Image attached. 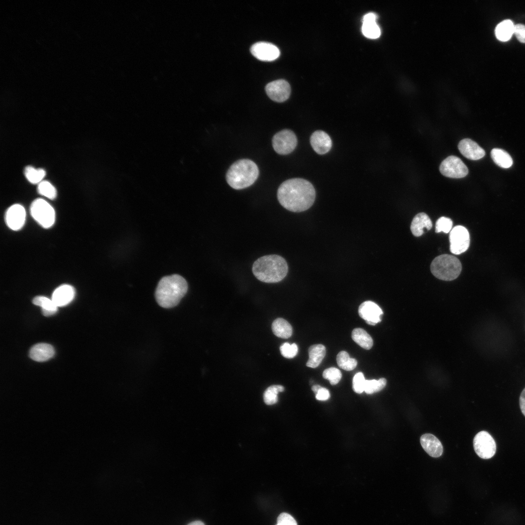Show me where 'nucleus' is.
Returning <instances> with one entry per match:
<instances>
[{
  "label": "nucleus",
  "mask_w": 525,
  "mask_h": 525,
  "mask_svg": "<svg viewBox=\"0 0 525 525\" xmlns=\"http://www.w3.org/2000/svg\"><path fill=\"white\" fill-rule=\"evenodd\" d=\"M386 380L384 378L378 380H366L364 391L367 394H371L382 390L385 386Z\"/></svg>",
  "instance_id": "obj_30"
},
{
  "label": "nucleus",
  "mask_w": 525,
  "mask_h": 525,
  "mask_svg": "<svg viewBox=\"0 0 525 525\" xmlns=\"http://www.w3.org/2000/svg\"><path fill=\"white\" fill-rule=\"evenodd\" d=\"M432 227V223L429 217L424 212H420L415 216L410 226L412 234L416 237L420 236L423 233V229L426 228L430 230Z\"/></svg>",
  "instance_id": "obj_20"
},
{
  "label": "nucleus",
  "mask_w": 525,
  "mask_h": 525,
  "mask_svg": "<svg viewBox=\"0 0 525 525\" xmlns=\"http://www.w3.org/2000/svg\"><path fill=\"white\" fill-rule=\"evenodd\" d=\"M54 354L52 346L46 343H39L34 345L29 351V356L33 360L38 362L47 361Z\"/></svg>",
  "instance_id": "obj_19"
},
{
  "label": "nucleus",
  "mask_w": 525,
  "mask_h": 525,
  "mask_svg": "<svg viewBox=\"0 0 525 525\" xmlns=\"http://www.w3.org/2000/svg\"><path fill=\"white\" fill-rule=\"evenodd\" d=\"M493 161L500 167L508 168L513 164L512 158L506 151L499 148H493L491 151Z\"/></svg>",
  "instance_id": "obj_26"
},
{
  "label": "nucleus",
  "mask_w": 525,
  "mask_h": 525,
  "mask_svg": "<svg viewBox=\"0 0 525 525\" xmlns=\"http://www.w3.org/2000/svg\"><path fill=\"white\" fill-rule=\"evenodd\" d=\"M277 525H279L277 524Z\"/></svg>",
  "instance_id": "obj_44"
},
{
  "label": "nucleus",
  "mask_w": 525,
  "mask_h": 525,
  "mask_svg": "<svg viewBox=\"0 0 525 525\" xmlns=\"http://www.w3.org/2000/svg\"><path fill=\"white\" fill-rule=\"evenodd\" d=\"M37 192L41 195L51 199H55L57 195L55 187L47 181H43L38 184Z\"/></svg>",
  "instance_id": "obj_31"
},
{
  "label": "nucleus",
  "mask_w": 525,
  "mask_h": 525,
  "mask_svg": "<svg viewBox=\"0 0 525 525\" xmlns=\"http://www.w3.org/2000/svg\"><path fill=\"white\" fill-rule=\"evenodd\" d=\"M188 290V284L182 276L174 274L163 277L157 287L155 297L159 306L170 308L176 306Z\"/></svg>",
  "instance_id": "obj_2"
},
{
  "label": "nucleus",
  "mask_w": 525,
  "mask_h": 525,
  "mask_svg": "<svg viewBox=\"0 0 525 525\" xmlns=\"http://www.w3.org/2000/svg\"><path fill=\"white\" fill-rule=\"evenodd\" d=\"M362 31L365 36L372 39L377 38L381 35L380 29L376 22L363 23Z\"/></svg>",
  "instance_id": "obj_32"
},
{
  "label": "nucleus",
  "mask_w": 525,
  "mask_h": 525,
  "mask_svg": "<svg viewBox=\"0 0 525 525\" xmlns=\"http://www.w3.org/2000/svg\"><path fill=\"white\" fill-rule=\"evenodd\" d=\"M259 174L258 167L254 162L248 159H242L230 166L226 174V180L232 188L241 190L252 185Z\"/></svg>",
  "instance_id": "obj_4"
},
{
  "label": "nucleus",
  "mask_w": 525,
  "mask_h": 525,
  "mask_svg": "<svg viewBox=\"0 0 525 525\" xmlns=\"http://www.w3.org/2000/svg\"><path fill=\"white\" fill-rule=\"evenodd\" d=\"M284 388L281 385H272L268 387L263 394L264 402L268 405H272L278 402V394L282 392Z\"/></svg>",
  "instance_id": "obj_28"
},
{
  "label": "nucleus",
  "mask_w": 525,
  "mask_h": 525,
  "mask_svg": "<svg viewBox=\"0 0 525 525\" xmlns=\"http://www.w3.org/2000/svg\"><path fill=\"white\" fill-rule=\"evenodd\" d=\"M277 197L280 204L286 210L299 212L309 209L314 204L315 192L308 181L299 178L288 179L280 186Z\"/></svg>",
  "instance_id": "obj_1"
},
{
  "label": "nucleus",
  "mask_w": 525,
  "mask_h": 525,
  "mask_svg": "<svg viewBox=\"0 0 525 525\" xmlns=\"http://www.w3.org/2000/svg\"><path fill=\"white\" fill-rule=\"evenodd\" d=\"M376 15L373 13L366 14L363 18V23L376 22Z\"/></svg>",
  "instance_id": "obj_40"
},
{
  "label": "nucleus",
  "mask_w": 525,
  "mask_h": 525,
  "mask_svg": "<svg viewBox=\"0 0 525 525\" xmlns=\"http://www.w3.org/2000/svg\"><path fill=\"white\" fill-rule=\"evenodd\" d=\"M450 251L455 255L465 252L470 245V235L468 230L462 226L455 227L449 235Z\"/></svg>",
  "instance_id": "obj_10"
},
{
  "label": "nucleus",
  "mask_w": 525,
  "mask_h": 525,
  "mask_svg": "<svg viewBox=\"0 0 525 525\" xmlns=\"http://www.w3.org/2000/svg\"><path fill=\"white\" fill-rule=\"evenodd\" d=\"M321 387H321V386H320L319 385H314V386H312V390H313V391H314V392L315 393H317V392H318V391H319V389H320V388H321Z\"/></svg>",
  "instance_id": "obj_42"
},
{
  "label": "nucleus",
  "mask_w": 525,
  "mask_h": 525,
  "mask_svg": "<svg viewBox=\"0 0 525 525\" xmlns=\"http://www.w3.org/2000/svg\"><path fill=\"white\" fill-rule=\"evenodd\" d=\"M33 303L42 308L43 315L45 316H50L55 314L58 310V307L52 299L44 296H36L33 299Z\"/></svg>",
  "instance_id": "obj_24"
},
{
  "label": "nucleus",
  "mask_w": 525,
  "mask_h": 525,
  "mask_svg": "<svg viewBox=\"0 0 525 525\" xmlns=\"http://www.w3.org/2000/svg\"><path fill=\"white\" fill-rule=\"evenodd\" d=\"M458 148L461 154L469 159H480L485 155L484 150L470 139H464L460 140Z\"/></svg>",
  "instance_id": "obj_15"
},
{
  "label": "nucleus",
  "mask_w": 525,
  "mask_h": 525,
  "mask_svg": "<svg viewBox=\"0 0 525 525\" xmlns=\"http://www.w3.org/2000/svg\"><path fill=\"white\" fill-rule=\"evenodd\" d=\"M514 25L510 20H505L496 27L495 35L498 39L502 41L508 40L514 34Z\"/></svg>",
  "instance_id": "obj_25"
},
{
  "label": "nucleus",
  "mask_w": 525,
  "mask_h": 525,
  "mask_svg": "<svg viewBox=\"0 0 525 525\" xmlns=\"http://www.w3.org/2000/svg\"><path fill=\"white\" fill-rule=\"evenodd\" d=\"M322 376L324 379L328 380L332 385H335L341 380L342 374L337 368L331 367L326 369L323 371Z\"/></svg>",
  "instance_id": "obj_33"
},
{
  "label": "nucleus",
  "mask_w": 525,
  "mask_h": 525,
  "mask_svg": "<svg viewBox=\"0 0 525 525\" xmlns=\"http://www.w3.org/2000/svg\"><path fill=\"white\" fill-rule=\"evenodd\" d=\"M338 366L342 369L347 371L354 369L357 366V361L354 358L350 357L348 353L345 351L339 352L336 356Z\"/></svg>",
  "instance_id": "obj_27"
},
{
  "label": "nucleus",
  "mask_w": 525,
  "mask_h": 525,
  "mask_svg": "<svg viewBox=\"0 0 525 525\" xmlns=\"http://www.w3.org/2000/svg\"><path fill=\"white\" fill-rule=\"evenodd\" d=\"M514 34L520 42L525 43V25L521 24L514 25Z\"/></svg>",
  "instance_id": "obj_38"
},
{
  "label": "nucleus",
  "mask_w": 525,
  "mask_h": 525,
  "mask_svg": "<svg viewBox=\"0 0 525 525\" xmlns=\"http://www.w3.org/2000/svg\"><path fill=\"white\" fill-rule=\"evenodd\" d=\"M330 396L329 391L325 388L321 387L316 395V399L320 401L328 400Z\"/></svg>",
  "instance_id": "obj_39"
},
{
  "label": "nucleus",
  "mask_w": 525,
  "mask_h": 525,
  "mask_svg": "<svg viewBox=\"0 0 525 525\" xmlns=\"http://www.w3.org/2000/svg\"><path fill=\"white\" fill-rule=\"evenodd\" d=\"M453 222L448 217H441L438 218L436 223V232L439 233L441 231L448 233L452 230Z\"/></svg>",
  "instance_id": "obj_34"
},
{
  "label": "nucleus",
  "mask_w": 525,
  "mask_h": 525,
  "mask_svg": "<svg viewBox=\"0 0 525 525\" xmlns=\"http://www.w3.org/2000/svg\"><path fill=\"white\" fill-rule=\"evenodd\" d=\"M25 210L20 204H14L10 207L5 214L7 226L13 230L20 229L25 224Z\"/></svg>",
  "instance_id": "obj_13"
},
{
  "label": "nucleus",
  "mask_w": 525,
  "mask_h": 525,
  "mask_svg": "<svg viewBox=\"0 0 525 525\" xmlns=\"http://www.w3.org/2000/svg\"><path fill=\"white\" fill-rule=\"evenodd\" d=\"M281 355L286 358H292L298 353V348L296 344H290L286 342L280 347Z\"/></svg>",
  "instance_id": "obj_35"
},
{
  "label": "nucleus",
  "mask_w": 525,
  "mask_h": 525,
  "mask_svg": "<svg viewBox=\"0 0 525 525\" xmlns=\"http://www.w3.org/2000/svg\"><path fill=\"white\" fill-rule=\"evenodd\" d=\"M288 265L281 256L272 254L261 257L254 262L252 272L259 280L265 283H276L287 275Z\"/></svg>",
  "instance_id": "obj_3"
},
{
  "label": "nucleus",
  "mask_w": 525,
  "mask_h": 525,
  "mask_svg": "<svg viewBox=\"0 0 525 525\" xmlns=\"http://www.w3.org/2000/svg\"><path fill=\"white\" fill-rule=\"evenodd\" d=\"M308 352L309 359L306 363V366L315 368L324 359L326 355V348L321 344L314 345L310 347Z\"/></svg>",
  "instance_id": "obj_21"
},
{
  "label": "nucleus",
  "mask_w": 525,
  "mask_h": 525,
  "mask_svg": "<svg viewBox=\"0 0 525 525\" xmlns=\"http://www.w3.org/2000/svg\"><path fill=\"white\" fill-rule=\"evenodd\" d=\"M250 52L256 58L263 61L275 60L280 54V50L277 46L266 42L255 43L251 47Z\"/></svg>",
  "instance_id": "obj_12"
},
{
  "label": "nucleus",
  "mask_w": 525,
  "mask_h": 525,
  "mask_svg": "<svg viewBox=\"0 0 525 525\" xmlns=\"http://www.w3.org/2000/svg\"><path fill=\"white\" fill-rule=\"evenodd\" d=\"M420 444L425 451L431 456L438 457L442 454L443 446L439 439L430 434H425L420 438Z\"/></svg>",
  "instance_id": "obj_17"
},
{
  "label": "nucleus",
  "mask_w": 525,
  "mask_h": 525,
  "mask_svg": "<svg viewBox=\"0 0 525 525\" xmlns=\"http://www.w3.org/2000/svg\"><path fill=\"white\" fill-rule=\"evenodd\" d=\"M75 293L74 288L72 286L63 284L54 291L52 299L57 307L64 306L73 300Z\"/></svg>",
  "instance_id": "obj_18"
},
{
  "label": "nucleus",
  "mask_w": 525,
  "mask_h": 525,
  "mask_svg": "<svg viewBox=\"0 0 525 525\" xmlns=\"http://www.w3.org/2000/svg\"><path fill=\"white\" fill-rule=\"evenodd\" d=\"M310 143L314 151L319 155L328 153L332 145V140L329 135L322 130L315 131L312 134Z\"/></svg>",
  "instance_id": "obj_16"
},
{
  "label": "nucleus",
  "mask_w": 525,
  "mask_h": 525,
  "mask_svg": "<svg viewBox=\"0 0 525 525\" xmlns=\"http://www.w3.org/2000/svg\"><path fill=\"white\" fill-rule=\"evenodd\" d=\"M265 91L272 100L281 103L289 97L291 88L287 81L280 79L268 83L265 87Z\"/></svg>",
  "instance_id": "obj_11"
},
{
  "label": "nucleus",
  "mask_w": 525,
  "mask_h": 525,
  "mask_svg": "<svg viewBox=\"0 0 525 525\" xmlns=\"http://www.w3.org/2000/svg\"><path fill=\"white\" fill-rule=\"evenodd\" d=\"M439 171L445 176L455 178H463L468 174L466 165L455 156H450L442 161Z\"/></svg>",
  "instance_id": "obj_9"
},
{
  "label": "nucleus",
  "mask_w": 525,
  "mask_h": 525,
  "mask_svg": "<svg viewBox=\"0 0 525 525\" xmlns=\"http://www.w3.org/2000/svg\"><path fill=\"white\" fill-rule=\"evenodd\" d=\"M30 213L33 218L41 227L49 228L55 220V212L52 207L43 199L35 200L30 206Z\"/></svg>",
  "instance_id": "obj_6"
},
{
  "label": "nucleus",
  "mask_w": 525,
  "mask_h": 525,
  "mask_svg": "<svg viewBox=\"0 0 525 525\" xmlns=\"http://www.w3.org/2000/svg\"><path fill=\"white\" fill-rule=\"evenodd\" d=\"M358 314L367 324L375 325L381 321V316L383 313L377 304L371 301H366L359 306Z\"/></svg>",
  "instance_id": "obj_14"
},
{
  "label": "nucleus",
  "mask_w": 525,
  "mask_h": 525,
  "mask_svg": "<svg viewBox=\"0 0 525 525\" xmlns=\"http://www.w3.org/2000/svg\"><path fill=\"white\" fill-rule=\"evenodd\" d=\"M188 525H205L204 524L200 521H193Z\"/></svg>",
  "instance_id": "obj_43"
},
{
  "label": "nucleus",
  "mask_w": 525,
  "mask_h": 525,
  "mask_svg": "<svg viewBox=\"0 0 525 525\" xmlns=\"http://www.w3.org/2000/svg\"><path fill=\"white\" fill-rule=\"evenodd\" d=\"M521 410L525 416V388L522 391L519 399Z\"/></svg>",
  "instance_id": "obj_41"
},
{
  "label": "nucleus",
  "mask_w": 525,
  "mask_h": 525,
  "mask_svg": "<svg viewBox=\"0 0 525 525\" xmlns=\"http://www.w3.org/2000/svg\"><path fill=\"white\" fill-rule=\"evenodd\" d=\"M272 330L276 336L282 338H289L293 332L290 324L282 318H278L273 321Z\"/></svg>",
  "instance_id": "obj_22"
},
{
  "label": "nucleus",
  "mask_w": 525,
  "mask_h": 525,
  "mask_svg": "<svg viewBox=\"0 0 525 525\" xmlns=\"http://www.w3.org/2000/svg\"><path fill=\"white\" fill-rule=\"evenodd\" d=\"M430 269L433 275L438 279L450 281L458 277L461 271L462 266L456 257L443 254L433 260Z\"/></svg>",
  "instance_id": "obj_5"
},
{
  "label": "nucleus",
  "mask_w": 525,
  "mask_h": 525,
  "mask_svg": "<svg viewBox=\"0 0 525 525\" xmlns=\"http://www.w3.org/2000/svg\"><path fill=\"white\" fill-rule=\"evenodd\" d=\"M298 143L295 134L291 130L283 129L277 133L272 139V146L276 153L287 155L295 149Z\"/></svg>",
  "instance_id": "obj_7"
},
{
  "label": "nucleus",
  "mask_w": 525,
  "mask_h": 525,
  "mask_svg": "<svg viewBox=\"0 0 525 525\" xmlns=\"http://www.w3.org/2000/svg\"><path fill=\"white\" fill-rule=\"evenodd\" d=\"M24 172L27 180L33 184L41 182L46 175V172L43 169H36L31 166L26 167Z\"/></svg>",
  "instance_id": "obj_29"
},
{
  "label": "nucleus",
  "mask_w": 525,
  "mask_h": 525,
  "mask_svg": "<svg viewBox=\"0 0 525 525\" xmlns=\"http://www.w3.org/2000/svg\"><path fill=\"white\" fill-rule=\"evenodd\" d=\"M277 524L279 525H297L294 518L287 513H282L278 516Z\"/></svg>",
  "instance_id": "obj_37"
},
{
  "label": "nucleus",
  "mask_w": 525,
  "mask_h": 525,
  "mask_svg": "<svg viewBox=\"0 0 525 525\" xmlns=\"http://www.w3.org/2000/svg\"><path fill=\"white\" fill-rule=\"evenodd\" d=\"M352 340L361 347L366 350L370 349L373 344V339L367 332L362 328H355L351 333Z\"/></svg>",
  "instance_id": "obj_23"
},
{
  "label": "nucleus",
  "mask_w": 525,
  "mask_h": 525,
  "mask_svg": "<svg viewBox=\"0 0 525 525\" xmlns=\"http://www.w3.org/2000/svg\"><path fill=\"white\" fill-rule=\"evenodd\" d=\"M473 443L476 454L483 459L490 458L495 454L496 443L488 432L482 431L478 433L474 438Z\"/></svg>",
  "instance_id": "obj_8"
},
{
  "label": "nucleus",
  "mask_w": 525,
  "mask_h": 525,
  "mask_svg": "<svg viewBox=\"0 0 525 525\" xmlns=\"http://www.w3.org/2000/svg\"><path fill=\"white\" fill-rule=\"evenodd\" d=\"M366 380L362 372L357 373L352 380V388L357 393H362L365 389Z\"/></svg>",
  "instance_id": "obj_36"
}]
</instances>
